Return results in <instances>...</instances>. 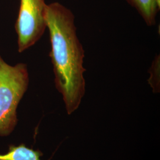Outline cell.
<instances>
[{
  "instance_id": "obj_5",
  "label": "cell",
  "mask_w": 160,
  "mask_h": 160,
  "mask_svg": "<svg viewBox=\"0 0 160 160\" xmlns=\"http://www.w3.org/2000/svg\"><path fill=\"white\" fill-rule=\"evenodd\" d=\"M43 153L40 150H34L24 144L11 145L5 154H0V160H41Z\"/></svg>"
},
{
  "instance_id": "obj_2",
  "label": "cell",
  "mask_w": 160,
  "mask_h": 160,
  "mask_svg": "<svg viewBox=\"0 0 160 160\" xmlns=\"http://www.w3.org/2000/svg\"><path fill=\"white\" fill-rule=\"evenodd\" d=\"M29 82L26 64L10 65L0 55V137L8 136L16 126L17 107Z\"/></svg>"
},
{
  "instance_id": "obj_3",
  "label": "cell",
  "mask_w": 160,
  "mask_h": 160,
  "mask_svg": "<svg viewBox=\"0 0 160 160\" xmlns=\"http://www.w3.org/2000/svg\"><path fill=\"white\" fill-rule=\"evenodd\" d=\"M46 6L45 0H20L15 24L20 53L33 46L44 33Z\"/></svg>"
},
{
  "instance_id": "obj_4",
  "label": "cell",
  "mask_w": 160,
  "mask_h": 160,
  "mask_svg": "<svg viewBox=\"0 0 160 160\" xmlns=\"http://www.w3.org/2000/svg\"><path fill=\"white\" fill-rule=\"evenodd\" d=\"M134 8L148 26H154L160 10V0H126Z\"/></svg>"
},
{
  "instance_id": "obj_6",
  "label": "cell",
  "mask_w": 160,
  "mask_h": 160,
  "mask_svg": "<svg viewBox=\"0 0 160 160\" xmlns=\"http://www.w3.org/2000/svg\"><path fill=\"white\" fill-rule=\"evenodd\" d=\"M160 58L155 59L154 62L151 68V77L149 79L148 81L149 84L151 86L152 88L153 89L154 92H159L160 89V81H158V71H160Z\"/></svg>"
},
{
  "instance_id": "obj_1",
  "label": "cell",
  "mask_w": 160,
  "mask_h": 160,
  "mask_svg": "<svg viewBox=\"0 0 160 160\" xmlns=\"http://www.w3.org/2000/svg\"><path fill=\"white\" fill-rule=\"evenodd\" d=\"M45 20L55 84L70 115L78 109L86 92L84 50L77 34L74 15L69 8L57 2L47 5Z\"/></svg>"
}]
</instances>
